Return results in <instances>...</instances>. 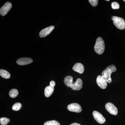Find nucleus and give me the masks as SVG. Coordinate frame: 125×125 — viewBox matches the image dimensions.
Wrapping results in <instances>:
<instances>
[{
  "label": "nucleus",
  "mask_w": 125,
  "mask_h": 125,
  "mask_svg": "<svg viewBox=\"0 0 125 125\" xmlns=\"http://www.w3.org/2000/svg\"><path fill=\"white\" fill-rule=\"evenodd\" d=\"M73 77L71 76H66L64 79V83L67 87L71 88L74 90H79L83 88V81L80 78L76 80V82L73 83Z\"/></svg>",
  "instance_id": "nucleus-1"
},
{
  "label": "nucleus",
  "mask_w": 125,
  "mask_h": 125,
  "mask_svg": "<svg viewBox=\"0 0 125 125\" xmlns=\"http://www.w3.org/2000/svg\"><path fill=\"white\" fill-rule=\"evenodd\" d=\"M116 68L114 65H111L107 67L102 73V76L106 80L107 83H111L112 80L111 78V75L113 72H115Z\"/></svg>",
  "instance_id": "nucleus-2"
},
{
  "label": "nucleus",
  "mask_w": 125,
  "mask_h": 125,
  "mask_svg": "<svg viewBox=\"0 0 125 125\" xmlns=\"http://www.w3.org/2000/svg\"><path fill=\"white\" fill-rule=\"evenodd\" d=\"M105 42L102 38L99 37L97 38L94 46V50L98 54L101 55L105 51Z\"/></svg>",
  "instance_id": "nucleus-3"
},
{
  "label": "nucleus",
  "mask_w": 125,
  "mask_h": 125,
  "mask_svg": "<svg viewBox=\"0 0 125 125\" xmlns=\"http://www.w3.org/2000/svg\"><path fill=\"white\" fill-rule=\"evenodd\" d=\"M112 20L113 21L114 25L118 29L122 30L125 29V22L123 18L113 16L112 18Z\"/></svg>",
  "instance_id": "nucleus-4"
},
{
  "label": "nucleus",
  "mask_w": 125,
  "mask_h": 125,
  "mask_svg": "<svg viewBox=\"0 0 125 125\" xmlns=\"http://www.w3.org/2000/svg\"><path fill=\"white\" fill-rule=\"evenodd\" d=\"M105 108L110 114L116 115L118 113V109L116 107L111 103H108L105 105Z\"/></svg>",
  "instance_id": "nucleus-5"
},
{
  "label": "nucleus",
  "mask_w": 125,
  "mask_h": 125,
  "mask_svg": "<svg viewBox=\"0 0 125 125\" xmlns=\"http://www.w3.org/2000/svg\"><path fill=\"white\" fill-rule=\"evenodd\" d=\"M67 108L70 111L76 113H80L82 110L81 106L76 103L71 104L68 105Z\"/></svg>",
  "instance_id": "nucleus-6"
},
{
  "label": "nucleus",
  "mask_w": 125,
  "mask_h": 125,
  "mask_svg": "<svg viewBox=\"0 0 125 125\" xmlns=\"http://www.w3.org/2000/svg\"><path fill=\"white\" fill-rule=\"evenodd\" d=\"M12 7V4L10 2H6L0 9V14L2 16L6 15L10 11Z\"/></svg>",
  "instance_id": "nucleus-7"
},
{
  "label": "nucleus",
  "mask_w": 125,
  "mask_h": 125,
  "mask_svg": "<svg viewBox=\"0 0 125 125\" xmlns=\"http://www.w3.org/2000/svg\"><path fill=\"white\" fill-rule=\"evenodd\" d=\"M93 114L95 120L99 123L102 124L105 123L106 121L105 117L100 113L97 111H94Z\"/></svg>",
  "instance_id": "nucleus-8"
},
{
  "label": "nucleus",
  "mask_w": 125,
  "mask_h": 125,
  "mask_svg": "<svg viewBox=\"0 0 125 125\" xmlns=\"http://www.w3.org/2000/svg\"><path fill=\"white\" fill-rule=\"evenodd\" d=\"M97 84L102 89H105L107 86V82L103 77L101 75H98L96 79Z\"/></svg>",
  "instance_id": "nucleus-9"
},
{
  "label": "nucleus",
  "mask_w": 125,
  "mask_h": 125,
  "mask_svg": "<svg viewBox=\"0 0 125 125\" xmlns=\"http://www.w3.org/2000/svg\"><path fill=\"white\" fill-rule=\"evenodd\" d=\"M54 28V26H51L43 29L39 33V36L41 38L45 37L50 34Z\"/></svg>",
  "instance_id": "nucleus-10"
},
{
  "label": "nucleus",
  "mask_w": 125,
  "mask_h": 125,
  "mask_svg": "<svg viewBox=\"0 0 125 125\" xmlns=\"http://www.w3.org/2000/svg\"><path fill=\"white\" fill-rule=\"evenodd\" d=\"M32 62V59L30 58H21L16 61L17 64L20 65L29 64Z\"/></svg>",
  "instance_id": "nucleus-11"
},
{
  "label": "nucleus",
  "mask_w": 125,
  "mask_h": 125,
  "mask_svg": "<svg viewBox=\"0 0 125 125\" xmlns=\"http://www.w3.org/2000/svg\"><path fill=\"white\" fill-rule=\"evenodd\" d=\"M73 70L79 73H83L84 71V67L81 63H76L73 66Z\"/></svg>",
  "instance_id": "nucleus-12"
},
{
  "label": "nucleus",
  "mask_w": 125,
  "mask_h": 125,
  "mask_svg": "<svg viewBox=\"0 0 125 125\" xmlns=\"http://www.w3.org/2000/svg\"><path fill=\"white\" fill-rule=\"evenodd\" d=\"M54 90V87L51 85L47 86L45 88L44 94L46 97H49L53 93Z\"/></svg>",
  "instance_id": "nucleus-13"
},
{
  "label": "nucleus",
  "mask_w": 125,
  "mask_h": 125,
  "mask_svg": "<svg viewBox=\"0 0 125 125\" xmlns=\"http://www.w3.org/2000/svg\"><path fill=\"white\" fill-rule=\"evenodd\" d=\"M0 75L3 78L6 79H9L10 78V74L5 70L0 69Z\"/></svg>",
  "instance_id": "nucleus-14"
},
{
  "label": "nucleus",
  "mask_w": 125,
  "mask_h": 125,
  "mask_svg": "<svg viewBox=\"0 0 125 125\" xmlns=\"http://www.w3.org/2000/svg\"><path fill=\"white\" fill-rule=\"evenodd\" d=\"M19 94V92L17 89H13L11 90L9 92V95L10 97L14 98L16 97Z\"/></svg>",
  "instance_id": "nucleus-15"
},
{
  "label": "nucleus",
  "mask_w": 125,
  "mask_h": 125,
  "mask_svg": "<svg viewBox=\"0 0 125 125\" xmlns=\"http://www.w3.org/2000/svg\"><path fill=\"white\" fill-rule=\"evenodd\" d=\"M9 118L6 117H1L0 118V123L1 125H6L10 122Z\"/></svg>",
  "instance_id": "nucleus-16"
},
{
  "label": "nucleus",
  "mask_w": 125,
  "mask_h": 125,
  "mask_svg": "<svg viewBox=\"0 0 125 125\" xmlns=\"http://www.w3.org/2000/svg\"><path fill=\"white\" fill-rule=\"evenodd\" d=\"M22 107V104L19 103H16L14 104L12 106V109L14 111H19Z\"/></svg>",
  "instance_id": "nucleus-17"
},
{
  "label": "nucleus",
  "mask_w": 125,
  "mask_h": 125,
  "mask_svg": "<svg viewBox=\"0 0 125 125\" xmlns=\"http://www.w3.org/2000/svg\"><path fill=\"white\" fill-rule=\"evenodd\" d=\"M43 125H60V124L57 121L52 120L46 122Z\"/></svg>",
  "instance_id": "nucleus-18"
},
{
  "label": "nucleus",
  "mask_w": 125,
  "mask_h": 125,
  "mask_svg": "<svg viewBox=\"0 0 125 125\" xmlns=\"http://www.w3.org/2000/svg\"><path fill=\"white\" fill-rule=\"evenodd\" d=\"M112 8L114 10H116V9H118L120 8V5L117 2H112L111 4Z\"/></svg>",
  "instance_id": "nucleus-19"
},
{
  "label": "nucleus",
  "mask_w": 125,
  "mask_h": 125,
  "mask_svg": "<svg viewBox=\"0 0 125 125\" xmlns=\"http://www.w3.org/2000/svg\"><path fill=\"white\" fill-rule=\"evenodd\" d=\"M90 4L94 7H95L97 5L98 1V0H89Z\"/></svg>",
  "instance_id": "nucleus-20"
},
{
  "label": "nucleus",
  "mask_w": 125,
  "mask_h": 125,
  "mask_svg": "<svg viewBox=\"0 0 125 125\" xmlns=\"http://www.w3.org/2000/svg\"><path fill=\"white\" fill-rule=\"evenodd\" d=\"M50 85L52 87H54L55 85V83L53 81H52L50 82Z\"/></svg>",
  "instance_id": "nucleus-21"
},
{
  "label": "nucleus",
  "mask_w": 125,
  "mask_h": 125,
  "mask_svg": "<svg viewBox=\"0 0 125 125\" xmlns=\"http://www.w3.org/2000/svg\"><path fill=\"white\" fill-rule=\"evenodd\" d=\"M81 125L80 124H79V123H72L71 125Z\"/></svg>",
  "instance_id": "nucleus-22"
},
{
  "label": "nucleus",
  "mask_w": 125,
  "mask_h": 125,
  "mask_svg": "<svg viewBox=\"0 0 125 125\" xmlns=\"http://www.w3.org/2000/svg\"><path fill=\"white\" fill-rule=\"evenodd\" d=\"M107 1H109V0H106Z\"/></svg>",
  "instance_id": "nucleus-23"
},
{
  "label": "nucleus",
  "mask_w": 125,
  "mask_h": 125,
  "mask_svg": "<svg viewBox=\"0 0 125 125\" xmlns=\"http://www.w3.org/2000/svg\"><path fill=\"white\" fill-rule=\"evenodd\" d=\"M123 1H125V0H123Z\"/></svg>",
  "instance_id": "nucleus-24"
}]
</instances>
